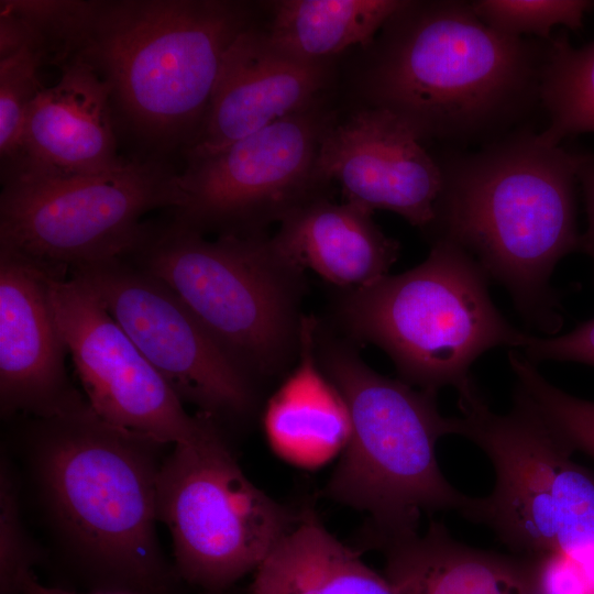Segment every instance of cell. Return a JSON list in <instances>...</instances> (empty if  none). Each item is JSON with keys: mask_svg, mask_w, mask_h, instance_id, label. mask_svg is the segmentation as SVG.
<instances>
[{"mask_svg": "<svg viewBox=\"0 0 594 594\" xmlns=\"http://www.w3.org/2000/svg\"><path fill=\"white\" fill-rule=\"evenodd\" d=\"M582 160L527 134L441 167L435 240L465 250L508 290L524 321L547 336L563 323L551 275L580 245L574 186Z\"/></svg>", "mask_w": 594, "mask_h": 594, "instance_id": "6da1fadb", "label": "cell"}, {"mask_svg": "<svg viewBox=\"0 0 594 594\" xmlns=\"http://www.w3.org/2000/svg\"><path fill=\"white\" fill-rule=\"evenodd\" d=\"M162 446L103 421L86 398L40 419L38 481L92 591L186 594L155 532Z\"/></svg>", "mask_w": 594, "mask_h": 594, "instance_id": "7a4b0ae2", "label": "cell"}, {"mask_svg": "<svg viewBox=\"0 0 594 594\" xmlns=\"http://www.w3.org/2000/svg\"><path fill=\"white\" fill-rule=\"evenodd\" d=\"M367 48L366 106L393 112L421 141L480 133L539 90L535 48L488 26L466 2L407 0Z\"/></svg>", "mask_w": 594, "mask_h": 594, "instance_id": "3957f363", "label": "cell"}, {"mask_svg": "<svg viewBox=\"0 0 594 594\" xmlns=\"http://www.w3.org/2000/svg\"><path fill=\"white\" fill-rule=\"evenodd\" d=\"M318 364L348 407L351 431L324 495L365 510L381 548L417 532L421 513L454 510L474 521L477 497L454 488L436 447L458 435V417L441 415L437 394L367 366L352 341L317 322Z\"/></svg>", "mask_w": 594, "mask_h": 594, "instance_id": "277c9868", "label": "cell"}, {"mask_svg": "<svg viewBox=\"0 0 594 594\" xmlns=\"http://www.w3.org/2000/svg\"><path fill=\"white\" fill-rule=\"evenodd\" d=\"M233 0H102L81 54L110 88L116 122L156 153L197 136L222 56L254 23Z\"/></svg>", "mask_w": 594, "mask_h": 594, "instance_id": "5b68a950", "label": "cell"}, {"mask_svg": "<svg viewBox=\"0 0 594 594\" xmlns=\"http://www.w3.org/2000/svg\"><path fill=\"white\" fill-rule=\"evenodd\" d=\"M488 277L461 246L438 239L419 265L359 288L340 289L333 318L350 341L371 343L393 361L399 378L430 393H461L473 363L497 346L529 340L497 309Z\"/></svg>", "mask_w": 594, "mask_h": 594, "instance_id": "8992f818", "label": "cell"}, {"mask_svg": "<svg viewBox=\"0 0 594 594\" xmlns=\"http://www.w3.org/2000/svg\"><path fill=\"white\" fill-rule=\"evenodd\" d=\"M127 258L168 286L255 382L298 360L305 271L266 233L209 241L173 220L147 223Z\"/></svg>", "mask_w": 594, "mask_h": 594, "instance_id": "52a82bcc", "label": "cell"}, {"mask_svg": "<svg viewBox=\"0 0 594 594\" xmlns=\"http://www.w3.org/2000/svg\"><path fill=\"white\" fill-rule=\"evenodd\" d=\"M459 436L491 460L495 485L479 498L474 521L488 526L515 554L562 552L579 560L594 551V472L514 389L513 406L496 414L473 383L459 393Z\"/></svg>", "mask_w": 594, "mask_h": 594, "instance_id": "ba28073f", "label": "cell"}, {"mask_svg": "<svg viewBox=\"0 0 594 594\" xmlns=\"http://www.w3.org/2000/svg\"><path fill=\"white\" fill-rule=\"evenodd\" d=\"M176 173L162 158H131L96 175L2 179L0 249L54 277L129 257L147 222L174 205Z\"/></svg>", "mask_w": 594, "mask_h": 594, "instance_id": "9c48e42d", "label": "cell"}, {"mask_svg": "<svg viewBox=\"0 0 594 594\" xmlns=\"http://www.w3.org/2000/svg\"><path fill=\"white\" fill-rule=\"evenodd\" d=\"M157 519L168 528L174 568L197 594H232L299 521L243 473L223 433L175 444L157 480Z\"/></svg>", "mask_w": 594, "mask_h": 594, "instance_id": "30bf717a", "label": "cell"}, {"mask_svg": "<svg viewBox=\"0 0 594 594\" xmlns=\"http://www.w3.org/2000/svg\"><path fill=\"white\" fill-rule=\"evenodd\" d=\"M337 112L324 101L293 113L202 158L174 178L172 220L205 235H252L328 197L321 140Z\"/></svg>", "mask_w": 594, "mask_h": 594, "instance_id": "8fae6325", "label": "cell"}, {"mask_svg": "<svg viewBox=\"0 0 594 594\" xmlns=\"http://www.w3.org/2000/svg\"><path fill=\"white\" fill-rule=\"evenodd\" d=\"M183 403L217 422L244 421L256 382L218 345L163 282L128 258L74 271Z\"/></svg>", "mask_w": 594, "mask_h": 594, "instance_id": "7c38bea8", "label": "cell"}, {"mask_svg": "<svg viewBox=\"0 0 594 594\" xmlns=\"http://www.w3.org/2000/svg\"><path fill=\"white\" fill-rule=\"evenodd\" d=\"M47 285L56 323L99 418L163 444L197 447L222 432L211 417L185 410L85 282L47 274Z\"/></svg>", "mask_w": 594, "mask_h": 594, "instance_id": "4fadbf2b", "label": "cell"}, {"mask_svg": "<svg viewBox=\"0 0 594 594\" xmlns=\"http://www.w3.org/2000/svg\"><path fill=\"white\" fill-rule=\"evenodd\" d=\"M318 169L337 183L345 202L373 213L388 210L429 229L443 186L441 166L396 114L362 107L324 133Z\"/></svg>", "mask_w": 594, "mask_h": 594, "instance_id": "5bb4252c", "label": "cell"}, {"mask_svg": "<svg viewBox=\"0 0 594 594\" xmlns=\"http://www.w3.org/2000/svg\"><path fill=\"white\" fill-rule=\"evenodd\" d=\"M331 78L332 62H306L280 52L254 22L226 50L202 125L183 154L187 161L213 155L324 101Z\"/></svg>", "mask_w": 594, "mask_h": 594, "instance_id": "9a60e30c", "label": "cell"}, {"mask_svg": "<svg viewBox=\"0 0 594 594\" xmlns=\"http://www.w3.org/2000/svg\"><path fill=\"white\" fill-rule=\"evenodd\" d=\"M68 353L48 295L47 274L0 249V406L46 419L84 399L72 385Z\"/></svg>", "mask_w": 594, "mask_h": 594, "instance_id": "2e32d148", "label": "cell"}, {"mask_svg": "<svg viewBox=\"0 0 594 594\" xmlns=\"http://www.w3.org/2000/svg\"><path fill=\"white\" fill-rule=\"evenodd\" d=\"M110 88L79 57L32 102L15 158L1 179L96 175L121 167Z\"/></svg>", "mask_w": 594, "mask_h": 594, "instance_id": "e0dca14e", "label": "cell"}, {"mask_svg": "<svg viewBox=\"0 0 594 594\" xmlns=\"http://www.w3.org/2000/svg\"><path fill=\"white\" fill-rule=\"evenodd\" d=\"M372 215L323 197L286 216L272 238L304 271L339 289L359 288L388 275L399 254V243L383 233Z\"/></svg>", "mask_w": 594, "mask_h": 594, "instance_id": "ac0fdd59", "label": "cell"}, {"mask_svg": "<svg viewBox=\"0 0 594 594\" xmlns=\"http://www.w3.org/2000/svg\"><path fill=\"white\" fill-rule=\"evenodd\" d=\"M382 549L384 576L396 594H531L530 557L470 547L438 521Z\"/></svg>", "mask_w": 594, "mask_h": 594, "instance_id": "d6986e66", "label": "cell"}, {"mask_svg": "<svg viewBox=\"0 0 594 594\" xmlns=\"http://www.w3.org/2000/svg\"><path fill=\"white\" fill-rule=\"evenodd\" d=\"M317 322L304 316L296 367L270 398L264 414L272 449L305 469L321 466L344 450L351 431L345 402L316 358Z\"/></svg>", "mask_w": 594, "mask_h": 594, "instance_id": "ffe728a7", "label": "cell"}, {"mask_svg": "<svg viewBox=\"0 0 594 594\" xmlns=\"http://www.w3.org/2000/svg\"><path fill=\"white\" fill-rule=\"evenodd\" d=\"M244 594H396L358 551L334 538L311 507L253 573Z\"/></svg>", "mask_w": 594, "mask_h": 594, "instance_id": "44dd1931", "label": "cell"}, {"mask_svg": "<svg viewBox=\"0 0 594 594\" xmlns=\"http://www.w3.org/2000/svg\"><path fill=\"white\" fill-rule=\"evenodd\" d=\"M407 0H278L264 26L272 45L295 58L324 63L353 46L370 47Z\"/></svg>", "mask_w": 594, "mask_h": 594, "instance_id": "7402d4cb", "label": "cell"}, {"mask_svg": "<svg viewBox=\"0 0 594 594\" xmlns=\"http://www.w3.org/2000/svg\"><path fill=\"white\" fill-rule=\"evenodd\" d=\"M101 6L102 0H1L0 56L28 48L44 66L62 69L84 53Z\"/></svg>", "mask_w": 594, "mask_h": 594, "instance_id": "603a6c76", "label": "cell"}, {"mask_svg": "<svg viewBox=\"0 0 594 594\" xmlns=\"http://www.w3.org/2000/svg\"><path fill=\"white\" fill-rule=\"evenodd\" d=\"M539 94L550 124L542 132L559 144L570 134L594 132V41L574 47L566 37L553 40L543 58Z\"/></svg>", "mask_w": 594, "mask_h": 594, "instance_id": "cb8c5ba5", "label": "cell"}, {"mask_svg": "<svg viewBox=\"0 0 594 594\" xmlns=\"http://www.w3.org/2000/svg\"><path fill=\"white\" fill-rule=\"evenodd\" d=\"M508 362L520 392L549 428L573 451L594 459V400L575 397L548 382L520 351Z\"/></svg>", "mask_w": 594, "mask_h": 594, "instance_id": "d4e9b609", "label": "cell"}, {"mask_svg": "<svg viewBox=\"0 0 594 594\" xmlns=\"http://www.w3.org/2000/svg\"><path fill=\"white\" fill-rule=\"evenodd\" d=\"M586 0H479L471 2L474 13L488 26L504 34L522 37L532 34L548 38L556 25L571 30L582 26Z\"/></svg>", "mask_w": 594, "mask_h": 594, "instance_id": "484cf974", "label": "cell"}, {"mask_svg": "<svg viewBox=\"0 0 594 594\" xmlns=\"http://www.w3.org/2000/svg\"><path fill=\"white\" fill-rule=\"evenodd\" d=\"M40 57L23 48L0 58V156L2 167L16 156L28 111L45 88Z\"/></svg>", "mask_w": 594, "mask_h": 594, "instance_id": "4316f807", "label": "cell"}, {"mask_svg": "<svg viewBox=\"0 0 594 594\" xmlns=\"http://www.w3.org/2000/svg\"><path fill=\"white\" fill-rule=\"evenodd\" d=\"M40 554L20 517L18 493L6 462L0 472V594H23Z\"/></svg>", "mask_w": 594, "mask_h": 594, "instance_id": "83f0119b", "label": "cell"}, {"mask_svg": "<svg viewBox=\"0 0 594 594\" xmlns=\"http://www.w3.org/2000/svg\"><path fill=\"white\" fill-rule=\"evenodd\" d=\"M531 559V594H594V583L570 556L549 552Z\"/></svg>", "mask_w": 594, "mask_h": 594, "instance_id": "f1b7e54d", "label": "cell"}, {"mask_svg": "<svg viewBox=\"0 0 594 594\" xmlns=\"http://www.w3.org/2000/svg\"><path fill=\"white\" fill-rule=\"evenodd\" d=\"M522 353L534 364L543 361L576 362L594 367V318L554 337L530 336Z\"/></svg>", "mask_w": 594, "mask_h": 594, "instance_id": "f546056e", "label": "cell"}, {"mask_svg": "<svg viewBox=\"0 0 594 594\" xmlns=\"http://www.w3.org/2000/svg\"><path fill=\"white\" fill-rule=\"evenodd\" d=\"M579 179L582 182L587 224L580 237L579 250L587 254L594 263V156H583Z\"/></svg>", "mask_w": 594, "mask_h": 594, "instance_id": "4dcf8cb0", "label": "cell"}, {"mask_svg": "<svg viewBox=\"0 0 594 594\" xmlns=\"http://www.w3.org/2000/svg\"><path fill=\"white\" fill-rule=\"evenodd\" d=\"M23 594H78L62 587L46 586L40 583L35 575L28 579L24 584ZM85 594H133L124 591L101 590Z\"/></svg>", "mask_w": 594, "mask_h": 594, "instance_id": "1f68e13d", "label": "cell"}]
</instances>
